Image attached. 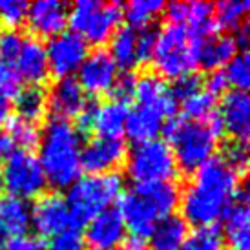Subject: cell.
Returning <instances> with one entry per match:
<instances>
[{
	"label": "cell",
	"instance_id": "cell-1",
	"mask_svg": "<svg viewBox=\"0 0 250 250\" xmlns=\"http://www.w3.org/2000/svg\"><path fill=\"white\" fill-rule=\"evenodd\" d=\"M239 179L241 177L221 157L207 161L194 172V177L181 195V217L195 229L214 227L236 199L241 187Z\"/></svg>",
	"mask_w": 250,
	"mask_h": 250
},
{
	"label": "cell",
	"instance_id": "cell-2",
	"mask_svg": "<svg viewBox=\"0 0 250 250\" xmlns=\"http://www.w3.org/2000/svg\"><path fill=\"white\" fill-rule=\"evenodd\" d=\"M81 150L83 135L70 121L46 123L39 139V163L49 187L64 190L81 177Z\"/></svg>",
	"mask_w": 250,
	"mask_h": 250
},
{
	"label": "cell",
	"instance_id": "cell-3",
	"mask_svg": "<svg viewBox=\"0 0 250 250\" xmlns=\"http://www.w3.org/2000/svg\"><path fill=\"white\" fill-rule=\"evenodd\" d=\"M181 194L175 183L135 185L121 197L119 212L133 239H148L155 225L179 207Z\"/></svg>",
	"mask_w": 250,
	"mask_h": 250
},
{
	"label": "cell",
	"instance_id": "cell-4",
	"mask_svg": "<svg viewBox=\"0 0 250 250\" xmlns=\"http://www.w3.org/2000/svg\"><path fill=\"white\" fill-rule=\"evenodd\" d=\"M168 146L174 153L175 165L179 170L192 174L214 157L217 141L223 133V125L215 113L208 121H188L185 117H172L165 123Z\"/></svg>",
	"mask_w": 250,
	"mask_h": 250
},
{
	"label": "cell",
	"instance_id": "cell-5",
	"mask_svg": "<svg viewBox=\"0 0 250 250\" xmlns=\"http://www.w3.org/2000/svg\"><path fill=\"white\" fill-rule=\"evenodd\" d=\"M123 194V177L115 172L97 175H81L68 188L66 205L73 229L86 225L103 210L110 208Z\"/></svg>",
	"mask_w": 250,
	"mask_h": 250
},
{
	"label": "cell",
	"instance_id": "cell-6",
	"mask_svg": "<svg viewBox=\"0 0 250 250\" xmlns=\"http://www.w3.org/2000/svg\"><path fill=\"white\" fill-rule=\"evenodd\" d=\"M123 21V6L115 2L79 0L68 9V22L71 31L86 44L103 46L110 41Z\"/></svg>",
	"mask_w": 250,
	"mask_h": 250
},
{
	"label": "cell",
	"instance_id": "cell-7",
	"mask_svg": "<svg viewBox=\"0 0 250 250\" xmlns=\"http://www.w3.org/2000/svg\"><path fill=\"white\" fill-rule=\"evenodd\" d=\"M126 174L135 185L174 183L179 168L167 141L152 139L137 143L126 153Z\"/></svg>",
	"mask_w": 250,
	"mask_h": 250
},
{
	"label": "cell",
	"instance_id": "cell-8",
	"mask_svg": "<svg viewBox=\"0 0 250 250\" xmlns=\"http://www.w3.org/2000/svg\"><path fill=\"white\" fill-rule=\"evenodd\" d=\"M152 61L157 71L155 75L175 81L194 70L195 42L190 39L183 26L167 24L161 31H157Z\"/></svg>",
	"mask_w": 250,
	"mask_h": 250
},
{
	"label": "cell",
	"instance_id": "cell-9",
	"mask_svg": "<svg viewBox=\"0 0 250 250\" xmlns=\"http://www.w3.org/2000/svg\"><path fill=\"white\" fill-rule=\"evenodd\" d=\"M2 177L4 190H7L9 195L24 201L41 197L48 187L39 157L33 152L26 150H17L4 161Z\"/></svg>",
	"mask_w": 250,
	"mask_h": 250
},
{
	"label": "cell",
	"instance_id": "cell-10",
	"mask_svg": "<svg viewBox=\"0 0 250 250\" xmlns=\"http://www.w3.org/2000/svg\"><path fill=\"white\" fill-rule=\"evenodd\" d=\"M88 55V44L75 35L73 31H62L48 41L46 57H48L49 75L57 79H70L79 71L81 64Z\"/></svg>",
	"mask_w": 250,
	"mask_h": 250
},
{
	"label": "cell",
	"instance_id": "cell-11",
	"mask_svg": "<svg viewBox=\"0 0 250 250\" xmlns=\"http://www.w3.org/2000/svg\"><path fill=\"white\" fill-rule=\"evenodd\" d=\"M170 24H177L187 29L194 42L215 33L214 4L208 2H172L165 7Z\"/></svg>",
	"mask_w": 250,
	"mask_h": 250
},
{
	"label": "cell",
	"instance_id": "cell-12",
	"mask_svg": "<svg viewBox=\"0 0 250 250\" xmlns=\"http://www.w3.org/2000/svg\"><path fill=\"white\" fill-rule=\"evenodd\" d=\"M126 145L123 139L115 137H93L81 150V168L88 174H110L119 168L126 159Z\"/></svg>",
	"mask_w": 250,
	"mask_h": 250
},
{
	"label": "cell",
	"instance_id": "cell-13",
	"mask_svg": "<svg viewBox=\"0 0 250 250\" xmlns=\"http://www.w3.org/2000/svg\"><path fill=\"white\" fill-rule=\"evenodd\" d=\"M77 73H79L77 83L81 84L84 93L104 95V93H110L111 86L119 75V68L115 66L108 49L97 48L93 51H88Z\"/></svg>",
	"mask_w": 250,
	"mask_h": 250
},
{
	"label": "cell",
	"instance_id": "cell-14",
	"mask_svg": "<svg viewBox=\"0 0 250 250\" xmlns=\"http://www.w3.org/2000/svg\"><path fill=\"white\" fill-rule=\"evenodd\" d=\"M31 227L41 237H55L73 229L68 205L59 194H42L31 207Z\"/></svg>",
	"mask_w": 250,
	"mask_h": 250
},
{
	"label": "cell",
	"instance_id": "cell-15",
	"mask_svg": "<svg viewBox=\"0 0 250 250\" xmlns=\"http://www.w3.org/2000/svg\"><path fill=\"white\" fill-rule=\"evenodd\" d=\"M83 237L93 250H117L126 239V225L119 208L110 207L90 219Z\"/></svg>",
	"mask_w": 250,
	"mask_h": 250
},
{
	"label": "cell",
	"instance_id": "cell-16",
	"mask_svg": "<svg viewBox=\"0 0 250 250\" xmlns=\"http://www.w3.org/2000/svg\"><path fill=\"white\" fill-rule=\"evenodd\" d=\"M68 4L59 0H37L28 7V28L31 33L44 39H53L62 33L68 24Z\"/></svg>",
	"mask_w": 250,
	"mask_h": 250
},
{
	"label": "cell",
	"instance_id": "cell-17",
	"mask_svg": "<svg viewBox=\"0 0 250 250\" xmlns=\"http://www.w3.org/2000/svg\"><path fill=\"white\" fill-rule=\"evenodd\" d=\"M223 239H229L232 250H249L250 245V212L247 187H239L236 199L223 214Z\"/></svg>",
	"mask_w": 250,
	"mask_h": 250
},
{
	"label": "cell",
	"instance_id": "cell-18",
	"mask_svg": "<svg viewBox=\"0 0 250 250\" xmlns=\"http://www.w3.org/2000/svg\"><path fill=\"white\" fill-rule=\"evenodd\" d=\"M223 132L230 133L234 141L247 143L250 135V97L247 91H229L219 106Z\"/></svg>",
	"mask_w": 250,
	"mask_h": 250
},
{
	"label": "cell",
	"instance_id": "cell-19",
	"mask_svg": "<svg viewBox=\"0 0 250 250\" xmlns=\"http://www.w3.org/2000/svg\"><path fill=\"white\" fill-rule=\"evenodd\" d=\"M86 103V93L73 77L59 79L48 93V110L53 113V119L61 121L77 119Z\"/></svg>",
	"mask_w": 250,
	"mask_h": 250
},
{
	"label": "cell",
	"instance_id": "cell-20",
	"mask_svg": "<svg viewBox=\"0 0 250 250\" xmlns=\"http://www.w3.org/2000/svg\"><path fill=\"white\" fill-rule=\"evenodd\" d=\"M15 68L21 79L28 81L29 86H41L48 81L49 66L46 57V44L39 39H24L21 53L15 61Z\"/></svg>",
	"mask_w": 250,
	"mask_h": 250
},
{
	"label": "cell",
	"instance_id": "cell-21",
	"mask_svg": "<svg viewBox=\"0 0 250 250\" xmlns=\"http://www.w3.org/2000/svg\"><path fill=\"white\" fill-rule=\"evenodd\" d=\"M237 51L239 49L234 37L214 33L195 42V64H199L208 71H217L223 66H227Z\"/></svg>",
	"mask_w": 250,
	"mask_h": 250
},
{
	"label": "cell",
	"instance_id": "cell-22",
	"mask_svg": "<svg viewBox=\"0 0 250 250\" xmlns=\"http://www.w3.org/2000/svg\"><path fill=\"white\" fill-rule=\"evenodd\" d=\"M135 99H137V104L155 108L165 117H172L177 108V103L170 93V86L165 83V79H161L155 73H145L137 79Z\"/></svg>",
	"mask_w": 250,
	"mask_h": 250
},
{
	"label": "cell",
	"instance_id": "cell-23",
	"mask_svg": "<svg viewBox=\"0 0 250 250\" xmlns=\"http://www.w3.org/2000/svg\"><path fill=\"white\" fill-rule=\"evenodd\" d=\"M31 229V205L24 199L4 195L0 197V239L26 236Z\"/></svg>",
	"mask_w": 250,
	"mask_h": 250
},
{
	"label": "cell",
	"instance_id": "cell-24",
	"mask_svg": "<svg viewBox=\"0 0 250 250\" xmlns=\"http://www.w3.org/2000/svg\"><path fill=\"white\" fill-rule=\"evenodd\" d=\"M165 115L155 108L145 104H137L133 110L128 111L125 133L137 145L146 141L157 139L165 126Z\"/></svg>",
	"mask_w": 250,
	"mask_h": 250
},
{
	"label": "cell",
	"instance_id": "cell-25",
	"mask_svg": "<svg viewBox=\"0 0 250 250\" xmlns=\"http://www.w3.org/2000/svg\"><path fill=\"white\" fill-rule=\"evenodd\" d=\"M128 104L121 101H108L95 104V119H93V132L101 137H115L121 139L125 133L126 119H128Z\"/></svg>",
	"mask_w": 250,
	"mask_h": 250
},
{
	"label": "cell",
	"instance_id": "cell-26",
	"mask_svg": "<svg viewBox=\"0 0 250 250\" xmlns=\"http://www.w3.org/2000/svg\"><path fill=\"white\" fill-rule=\"evenodd\" d=\"M113 62L123 71H133L141 64L137 48V31L132 28H119L110 39V51Z\"/></svg>",
	"mask_w": 250,
	"mask_h": 250
},
{
	"label": "cell",
	"instance_id": "cell-27",
	"mask_svg": "<svg viewBox=\"0 0 250 250\" xmlns=\"http://www.w3.org/2000/svg\"><path fill=\"white\" fill-rule=\"evenodd\" d=\"M188 236L187 221L177 214H172L161 219L153 229L152 245L155 250H181L185 239Z\"/></svg>",
	"mask_w": 250,
	"mask_h": 250
},
{
	"label": "cell",
	"instance_id": "cell-28",
	"mask_svg": "<svg viewBox=\"0 0 250 250\" xmlns=\"http://www.w3.org/2000/svg\"><path fill=\"white\" fill-rule=\"evenodd\" d=\"M17 117L37 125L48 111V93L42 86H26L15 95Z\"/></svg>",
	"mask_w": 250,
	"mask_h": 250
},
{
	"label": "cell",
	"instance_id": "cell-29",
	"mask_svg": "<svg viewBox=\"0 0 250 250\" xmlns=\"http://www.w3.org/2000/svg\"><path fill=\"white\" fill-rule=\"evenodd\" d=\"M167 4L161 0H132L123 7V19L128 21V28L141 31L152 28L153 22L165 13Z\"/></svg>",
	"mask_w": 250,
	"mask_h": 250
},
{
	"label": "cell",
	"instance_id": "cell-30",
	"mask_svg": "<svg viewBox=\"0 0 250 250\" xmlns=\"http://www.w3.org/2000/svg\"><path fill=\"white\" fill-rule=\"evenodd\" d=\"M250 11L249 0H227L214 6L215 26L229 31H236L243 24H247V17Z\"/></svg>",
	"mask_w": 250,
	"mask_h": 250
},
{
	"label": "cell",
	"instance_id": "cell-31",
	"mask_svg": "<svg viewBox=\"0 0 250 250\" xmlns=\"http://www.w3.org/2000/svg\"><path fill=\"white\" fill-rule=\"evenodd\" d=\"M7 133L13 139L17 150H26V152H33V148L39 145L41 139V132L37 125L28 123L21 117H13L7 121Z\"/></svg>",
	"mask_w": 250,
	"mask_h": 250
},
{
	"label": "cell",
	"instance_id": "cell-32",
	"mask_svg": "<svg viewBox=\"0 0 250 250\" xmlns=\"http://www.w3.org/2000/svg\"><path fill=\"white\" fill-rule=\"evenodd\" d=\"M183 113L188 121L205 123L212 115H215V97L207 90L197 91L190 99L183 101Z\"/></svg>",
	"mask_w": 250,
	"mask_h": 250
},
{
	"label": "cell",
	"instance_id": "cell-33",
	"mask_svg": "<svg viewBox=\"0 0 250 250\" xmlns=\"http://www.w3.org/2000/svg\"><path fill=\"white\" fill-rule=\"evenodd\" d=\"M223 234L217 227H201L188 232L181 250H223Z\"/></svg>",
	"mask_w": 250,
	"mask_h": 250
},
{
	"label": "cell",
	"instance_id": "cell-34",
	"mask_svg": "<svg viewBox=\"0 0 250 250\" xmlns=\"http://www.w3.org/2000/svg\"><path fill=\"white\" fill-rule=\"evenodd\" d=\"M225 77L229 86H234L239 91H247L250 86V59L247 51H237L225 66Z\"/></svg>",
	"mask_w": 250,
	"mask_h": 250
},
{
	"label": "cell",
	"instance_id": "cell-35",
	"mask_svg": "<svg viewBox=\"0 0 250 250\" xmlns=\"http://www.w3.org/2000/svg\"><path fill=\"white\" fill-rule=\"evenodd\" d=\"M29 4L24 0H0V26L17 29L26 21Z\"/></svg>",
	"mask_w": 250,
	"mask_h": 250
},
{
	"label": "cell",
	"instance_id": "cell-36",
	"mask_svg": "<svg viewBox=\"0 0 250 250\" xmlns=\"http://www.w3.org/2000/svg\"><path fill=\"white\" fill-rule=\"evenodd\" d=\"M221 159L241 177V175H245L247 168H249V146H247V143L230 141L229 145L225 146V150H223Z\"/></svg>",
	"mask_w": 250,
	"mask_h": 250
},
{
	"label": "cell",
	"instance_id": "cell-37",
	"mask_svg": "<svg viewBox=\"0 0 250 250\" xmlns=\"http://www.w3.org/2000/svg\"><path fill=\"white\" fill-rule=\"evenodd\" d=\"M201 90H203V79L199 73H194V71H190L187 75H181L170 86V93H172L175 103H183V101L190 99L192 95H195L197 91Z\"/></svg>",
	"mask_w": 250,
	"mask_h": 250
},
{
	"label": "cell",
	"instance_id": "cell-38",
	"mask_svg": "<svg viewBox=\"0 0 250 250\" xmlns=\"http://www.w3.org/2000/svg\"><path fill=\"white\" fill-rule=\"evenodd\" d=\"M24 37L19 29H2L0 31V62L13 64L21 53Z\"/></svg>",
	"mask_w": 250,
	"mask_h": 250
},
{
	"label": "cell",
	"instance_id": "cell-39",
	"mask_svg": "<svg viewBox=\"0 0 250 250\" xmlns=\"http://www.w3.org/2000/svg\"><path fill=\"white\" fill-rule=\"evenodd\" d=\"M137 79H139V77L135 75L133 71H123V73H119L110 90L113 101H121V103H126V104H128V101L135 97Z\"/></svg>",
	"mask_w": 250,
	"mask_h": 250
},
{
	"label": "cell",
	"instance_id": "cell-40",
	"mask_svg": "<svg viewBox=\"0 0 250 250\" xmlns=\"http://www.w3.org/2000/svg\"><path fill=\"white\" fill-rule=\"evenodd\" d=\"M48 250H86V241L77 229H68L51 239Z\"/></svg>",
	"mask_w": 250,
	"mask_h": 250
},
{
	"label": "cell",
	"instance_id": "cell-41",
	"mask_svg": "<svg viewBox=\"0 0 250 250\" xmlns=\"http://www.w3.org/2000/svg\"><path fill=\"white\" fill-rule=\"evenodd\" d=\"M21 75L13 64L0 62V90L6 93L7 97H15L21 90Z\"/></svg>",
	"mask_w": 250,
	"mask_h": 250
},
{
	"label": "cell",
	"instance_id": "cell-42",
	"mask_svg": "<svg viewBox=\"0 0 250 250\" xmlns=\"http://www.w3.org/2000/svg\"><path fill=\"white\" fill-rule=\"evenodd\" d=\"M155 39H157V31L153 28H146L137 31V48H139L141 64L152 61L153 49H155Z\"/></svg>",
	"mask_w": 250,
	"mask_h": 250
},
{
	"label": "cell",
	"instance_id": "cell-43",
	"mask_svg": "<svg viewBox=\"0 0 250 250\" xmlns=\"http://www.w3.org/2000/svg\"><path fill=\"white\" fill-rule=\"evenodd\" d=\"M205 84H207V88H205V90L208 91V93H212L214 97L225 93L227 88H229V83H227V77H225V71L223 70L212 71V73L207 77Z\"/></svg>",
	"mask_w": 250,
	"mask_h": 250
},
{
	"label": "cell",
	"instance_id": "cell-44",
	"mask_svg": "<svg viewBox=\"0 0 250 250\" xmlns=\"http://www.w3.org/2000/svg\"><path fill=\"white\" fill-rule=\"evenodd\" d=\"M6 250H46V247H44V243H42L39 237L26 234V236L9 239V245H7Z\"/></svg>",
	"mask_w": 250,
	"mask_h": 250
},
{
	"label": "cell",
	"instance_id": "cell-45",
	"mask_svg": "<svg viewBox=\"0 0 250 250\" xmlns=\"http://www.w3.org/2000/svg\"><path fill=\"white\" fill-rule=\"evenodd\" d=\"M15 152H17V146H15L13 139L9 137V133L6 130H0V163L6 161Z\"/></svg>",
	"mask_w": 250,
	"mask_h": 250
},
{
	"label": "cell",
	"instance_id": "cell-46",
	"mask_svg": "<svg viewBox=\"0 0 250 250\" xmlns=\"http://www.w3.org/2000/svg\"><path fill=\"white\" fill-rule=\"evenodd\" d=\"M9 111H11V99L0 90V126L9 121Z\"/></svg>",
	"mask_w": 250,
	"mask_h": 250
},
{
	"label": "cell",
	"instance_id": "cell-47",
	"mask_svg": "<svg viewBox=\"0 0 250 250\" xmlns=\"http://www.w3.org/2000/svg\"><path fill=\"white\" fill-rule=\"evenodd\" d=\"M117 250H145V245L139 239H130V241H125Z\"/></svg>",
	"mask_w": 250,
	"mask_h": 250
},
{
	"label": "cell",
	"instance_id": "cell-48",
	"mask_svg": "<svg viewBox=\"0 0 250 250\" xmlns=\"http://www.w3.org/2000/svg\"><path fill=\"white\" fill-rule=\"evenodd\" d=\"M4 190V177H2V163H0V194Z\"/></svg>",
	"mask_w": 250,
	"mask_h": 250
},
{
	"label": "cell",
	"instance_id": "cell-49",
	"mask_svg": "<svg viewBox=\"0 0 250 250\" xmlns=\"http://www.w3.org/2000/svg\"><path fill=\"white\" fill-rule=\"evenodd\" d=\"M0 250H6V247H4V243H2V239H0Z\"/></svg>",
	"mask_w": 250,
	"mask_h": 250
},
{
	"label": "cell",
	"instance_id": "cell-50",
	"mask_svg": "<svg viewBox=\"0 0 250 250\" xmlns=\"http://www.w3.org/2000/svg\"><path fill=\"white\" fill-rule=\"evenodd\" d=\"M230 250H232V249H230Z\"/></svg>",
	"mask_w": 250,
	"mask_h": 250
}]
</instances>
